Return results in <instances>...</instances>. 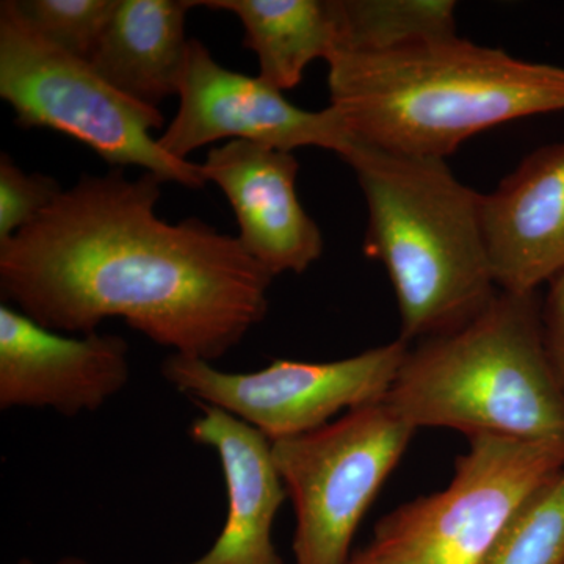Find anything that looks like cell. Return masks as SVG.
I'll use <instances>...</instances> for the list:
<instances>
[{"label": "cell", "instance_id": "30bf717a", "mask_svg": "<svg viewBox=\"0 0 564 564\" xmlns=\"http://www.w3.org/2000/svg\"><path fill=\"white\" fill-rule=\"evenodd\" d=\"M128 343L117 334L66 336L2 304L0 410L95 413L128 386Z\"/></svg>", "mask_w": 564, "mask_h": 564}, {"label": "cell", "instance_id": "9a60e30c", "mask_svg": "<svg viewBox=\"0 0 564 564\" xmlns=\"http://www.w3.org/2000/svg\"><path fill=\"white\" fill-rule=\"evenodd\" d=\"M228 11L243 25V46L258 55L259 77L284 93L314 61L328 62L339 44L334 0H195Z\"/></svg>", "mask_w": 564, "mask_h": 564}, {"label": "cell", "instance_id": "ac0fdd59", "mask_svg": "<svg viewBox=\"0 0 564 564\" xmlns=\"http://www.w3.org/2000/svg\"><path fill=\"white\" fill-rule=\"evenodd\" d=\"M33 31L54 46L90 61L120 0H14Z\"/></svg>", "mask_w": 564, "mask_h": 564}, {"label": "cell", "instance_id": "ba28073f", "mask_svg": "<svg viewBox=\"0 0 564 564\" xmlns=\"http://www.w3.org/2000/svg\"><path fill=\"white\" fill-rule=\"evenodd\" d=\"M410 347L397 339L339 361L274 359L256 372H226L172 352L162 375L196 404L218 408L274 443L322 429L340 411L383 402Z\"/></svg>", "mask_w": 564, "mask_h": 564}, {"label": "cell", "instance_id": "6da1fadb", "mask_svg": "<svg viewBox=\"0 0 564 564\" xmlns=\"http://www.w3.org/2000/svg\"><path fill=\"white\" fill-rule=\"evenodd\" d=\"M162 184L84 174L0 243L3 299L52 332L88 336L117 317L177 355L223 358L269 313L274 276L237 237L162 220Z\"/></svg>", "mask_w": 564, "mask_h": 564}, {"label": "cell", "instance_id": "7c38bea8", "mask_svg": "<svg viewBox=\"0 0 564 564\" xmlns=\"http://www.w3.org/2000/svg\"><path fill=\"white\" fill-rule=\"evenodd\" d=\"M497 289L534 293L564 270V141L527 155L481 199Z\"/></svg>", "mask_w": 564, "mask_h": 564}, {"label": "cell", "instance_id": "5b68a950", "mask_svg": "<svg viewBox=\"0 0 564 564\" xmlns=\"http://www.w3.org/2000/svg\"><path fill=\"white\" fill-rule=\"evenodd\" d=\"M0 98L20 128L65 133L111 166H140L188 188L206 184L199 163L173 158L152 135L165 122L158 107L129 98L90 61L44 40L14 0L0 3Z\"/></svg>", "mask_w": 564, "mask_h": 564}, {"label": "cell", "instance_id": "d6986e66", "mask_svg": "<svg viewBox=\"0 0 564 564\" xmlns=\"http://www.w3.org/2000/svg\"><path fill=\"white\" fill-rule=\"evenodd\" d=\"M44 174H28L10 155L0 158V243H6L40 217L62 193Z\"/></svg>", "mask_w": 564, "mask_h": 564}, {"label": "cell", "instance_id": "5bb4252c", "mask_svg": "<svg viewBox=\"0 0 564 564\" xmlns=\"http://www.w3.org/2000/svg\"><path fill=\"white\" fill-rule=\"evenodd\" d=\"M195 0H120L90 63L129 98L158 107L180 93Z\"/></svg>", "mask_w": 564, "mask_h": 564}, {"label": "cell", "instance_id": "2e32d148", "mask_svg": "<svg viewBox=\"0 0 564 564\" xmlns=\"http://www.w3.org/2000/svg\"><path fill=\"white\" fill-rule=\"evenodd\" d=\"M337 51L378 52L456 35L452 0H334Z\"/></svg>", "mask_w": 564, "mask_h": 564}, {"label": "cell", "instance_id": "ffe728a7", "mask_svg": "<svg viewBox=\"0 0 564 564\" xmlns=\"http://www.w3.org/2000/svg\"><path fill=\"white\" fill-rule=\"evenodd\" d=\"M544 347L564 389V270L549 282L541 303Z\"/></svg>", "mask_w": 564, "mask_h": 564}, {"label": "cell", "instance_id": "9c48e42d", "mask_svg": "<svg viewBox=\"0 0 564 564\" xmlns=\"http://www.w3.org/2000/svg\"><path fill=\"white\" fill-rule=\"evenodd\" d=\"M177 96L180 109L158 140L163 151L180 161L225 139L288 152L322 148L340 158L355 141L332 107L322 111L296 107L261 77L225 68L199 40L188 43Z\"/></svg>", "mask_w": 564, "mask_h": 564}, {"label": "cell", "instance_id": "52a82bcc", "mask_svg": "<svg viewBox=\"0 0 564 564\" xmlns=\"http://www.w3.org/2000/svg\"><path fill=\"white\" fill-rule=\"evenodd\" d=\"M415 432L383 400L272 443L295 511V564L350 563L356 530Z\"/></svg>", "mask_w": 564, "mask_h": 564}, {"label": "cell", "instance_id": "44dd1931", "mask_svg": "<svg viewBox=\"0 0 564 564\" xmlns=\"http://www.w3.org/2000/svg\"><path fill=\"white\" fill-rule=\"evenodd\" d=\"M18 564H35L32 562V560H21V562H18ZM55 564H90L87 562V560L84 558H77V556H68V558H63L61 562H57Z\"/></svg>", "mask_w": 564, "mask_h": 564}, {"label": "cell", "instance_id": "8fae6325", "mask_svg": "<svg viewBox=\"0 0 564 564\" xmlns=\"http://www.w3.org/2000/svg\"><path fill=\"white\" fill-rule=\"evenodd\" d=\"M199 169L231 204L243 250L273 276L306 272L321 259L322 231L300 203L293 152L231 140L212 147Z\"/></svg>", "mask_w": 564, "mask_h": 564}, {"label": "cell", "instance_id": "7a4b0ae2", "mask_svg": "<svg viewBox=\"0 0 564 564\" xmlns=\"http://www.w3.org/2000/svg\"><path fill=\"white\" fill-rule=\"evenodd\" d=\"M329 107L352 139L445 161L470 137L564 110V68L458 35L329 57Z\"/></svg>", "mask_w": 564, "mask_h": 564}, {"label": "cell", "instance_id": "8992f818", "mask_svg": "<svg viewBox=\"0 0 564 564\" xmlns=\"http://www.w3.org/2000/svg\"><path fill=\"white\" fill-rule=\"evenodd\" d=\"M564 473V441L469 437L443 491L380 519L348 564H485L527 500Z\"/></svg>", "mask_w": 564, "mask_h": 564}, {"label": "cell", "instance_id": "e0dca14e", "mask_svg": "<svg viewBox=\"0 0 564 564\" xmlns=\"http://www.w3.org/2000/svg\"><path fill=\"white\" fill-rule=\"evenodd\" d=\"M485 564H564V473L527 500Z\"/></svg>", "mask_w": 564, "mask_h": 564}, {"label": "cell", "instance_id": "4fadbf2b", "mask_svg": "<svg viewBox=\"0 0 564 564\" xmlns=\"http://www.w3.org/2000/svg\"><path fill=\"white\" fill-rule=\"evenodd\" d=\"M198 406L203 414L192 422L191 436L220 459L228 514L209 551L180 564H282L273 543V525L289 496L274 464L272 443L218 408Z\"/></svg>", "mask_w": 564, "mask_h": 564}, {"label": "cell", "instance_id": "3957f363", "mask_svg": "<svg viewBox=\"0 0 564 564\" xmlns=\"http://www.w3.org/2000/svg\"><path fill=\"white\" fill-rule=\"evenodd\" d=\"M367 203L364 251L383 263L413 344L458 328L492 302L497 289L486 248L484 195L447 162L352 141L344 155Z\"/></svg>", "mask_w": 564, "mask_h": 564}, {"label": "cell", "instance_id": "277c9868", "mask_svg": "<svg viewBox=\"0 0 564 564\" xmlns=\"http://www.w3.org/2000/svg\"><path fill=\"white\" fill-rule=\"evenodd\" d=\"M541 303L536 292L499 291L469 322L411 345L384 402L415 430L564 441Z\"/></svg>", "mask_w": 564, "mask_h": 564}]
</instances>
